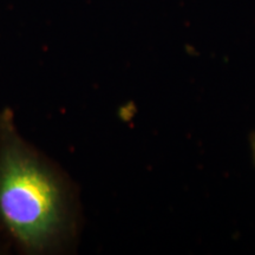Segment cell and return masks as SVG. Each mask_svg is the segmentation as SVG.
Instances as JSON below:
<instances>
[{"mask_svg": "<svg viewBox=\"0 0 255 255\" xmlns=\"http://www.w3.org/2000/svg\"><path fill=\"white\" fill-rule=\"evenodd\" d=\"M63 186L15 131L7 114L0 116V220L28 251H43L66 223Z\"/></svg>", "mask_w": 255, "mask_h": 255, "instance_id": "obj_1", "label": "cell"}]
</instances>
